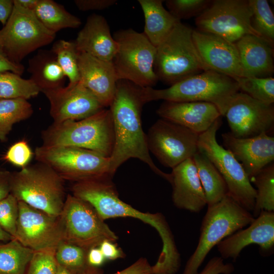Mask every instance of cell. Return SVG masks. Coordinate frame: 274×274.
Segmentation results:
<instances>
[{
	"label": "cell",
	"instance_id": "obj_1",
	"mask_svg": "<svg viewBox=\"0 0 274 274\" xmlns=\"http://www.w3.org/2000/svg\"><path fill=\"white\" fill-rule=\"evenodd\" d=\"M145 104L142 87L126 80H118L114 97L109 107L114 131L109 173L113 177L120 166L133 158L146 163L156 174L170 183V174L157 167L149 154L141 119L142 108Z\"/></svg>",
	"mask_w": 274,
	"mask_h": 274
},
{
	"label": "cell",
	"instance_id": "obj_2",
	"mask_svg": "<svg viewBox=\"0 0 274 274\" xmlns=\"http://www.w3.org/2000/svg\"><path fill=\"white\" fill-rule=\"evenodd\" d=\"M72 195L90 203L105 220L132 217L154 227L158 232L162 249L153 266L156 274H175L180 266V255L170 227L163 215L142 212L120 199L111 178L75 182Z\"/></svg>",
	"mask_w": 274,
	"mask_h": 274
},
{
	"label": "cell",
	"instance_id": "obj_3",
	"mask_svg": "<svg viewBox=\"0 0 274 274\" xmlns=\"http://www.w3.org/2000/svg\"><path fill=\"white\" fill-rule=\"evenodd\" d=\"M239 90L234 79L212 70L184 79L165 89L143 88L146 103L160 99L208 102L218 108L222 116H224L230 101Z\"/></svg>",
	"mask_w": 274,
	"mask_h": 274
},
{
	"label": "cell",
	"instance_id": "obj_4",
	"mask_svg": "<svg viewBox=\"0 0 274 274\" xmlns=\"http://www.w3.org/2000/svg\"><path fill=\"white\" fill-rule=\"evenodd\" d=\"M42 146L74 147L97 152L110 157L114 131L110 109L79 120L53 122L42 132Z\"/></svg>",
	"mask_w": 274,
	"mask_h": 274
},
{
	"label": "cell",
	"instance_id": "obj_5",
	"mask_svg": "<svg viewBox=\"0 0 274 274\" xmlns=\"http://www.w3.org/2000/svg\"><path fill=\"white\" fill-rule=\"evenodd\" d=\"M64 181L50 167L38 162L11 173L10 193L18 201L58 217L66 198Z\"/></svg>",
	"mask_w": 274,
	"mask_h": 274
},
{
	"label": "cell",
	"instance_id": "obj_6",
	"mask_svg": "<svg viewBox=\"0 0 274 274\" xmlns=\"http://www.w3.org/2000/svg\"><path fill=\"white\" fill-rule=\"evenodd\" d=\"M255 218L227 195L208 207L198 242L182 274H197L198 269L212 248L226 237L250 225Z\"/></svg>",
	"mask_w": 274,
	"mask_h": 274
},
{
	"label": "cell",
	"instance_id": "obj_7",
	"mask_svg": "<svg viewBox=\"0 0 274 274\" xmlns=\"http://www.w3.org/2000/svg\"><path fill=\"white\" fill-rule=\"evenodd\" d=\"M193 30L179 22L156 47L154 68L158 80L170 86L210 70L195 47Z\"/></svg>",
	"mask_w": 274,
	"mask_h": 274
},
{
	"label": "cell",
	"instance_id": "obj_8",
	"mask_svg": "<svg viewBox=\"0 0 274 274\" xmlns=\"http://www.w3.org/2000/svg\"><path fill=\"white\" fill-rule=\"evenodd\" d=\"M113 38L118 48L112 62L118 80L142 87L155 85L158 81L154 68L156 47L143 32L131 28L116 31Z\"/></svg>",
	"mask_w": 274,
	"mask_h": 274
},
{
	"label": "cell",
	"instance_id": "obj_9",
	"mask_svg": "<svg viewBox=\"0 0 274 274\" xmlns=\"http://www.w3.org/2000/svg\"><path fill=\"white\" fill-rule=\"evenodd\" d=\"M36 159L52 168L63 180L75 182L111 178L110 157L74 147H37Z\"/></svg>",
	"mask_w": 274,
	"mask_h": 274
},
{
	"label": "cell",
	"instance_id": "obj_10",
	"mask_svg": "<svg viewBox=\"0 0 274 274\" xmlns=\"http://www.w3.org/2000/svg\"><path fill=\"white\" fill-rule=\"evenodd\" d=\"M13 1L12 13L0 29V49L10 61L21 64L29 54L51 43L56 33L45 28L32 10Z\"/></svg>",
	"mask_w": 274,
	"mask_h": 274
},
{
	"label": "cell",
	"instance_id": "obj_11",
	"mask_svg": "<svg viewBox=\"0 0 274 274\" xmlns=\"http://www.w3.org/2000/svg\"><path fill=\"white\" fill-rule=\"evenodd\" d=\"M221 124L220 117L207 131L199 134L198 149L208 157L223 178L227 195L251 212L254 208L256 189L241 164L230 151L218 143L216 133Z\"/></svg>",
	"mask_w": 274,
	"mask_h": 274
},
{
	"label": "cell",
	"instance_id": "obj_12",
	"mask_svg": "<svg viewBox=\"0 0 274 274\" xmlns=\"http://www.w3.org/2000/svg\"><path fill=\"white\" fill-rule=\"evenodd\" d=\"M59 218L63 241L86 250L98 247L106 240L118 239L90 203L72 194L66 196Z\"/></svg>",
	"mask_w": 274,
	"mask_h": 274
},
{
	"label": "cell",
	"instance_id": "obj_13",
	"mask_svg": "<svg viewBox=\"0 0 274 274\" xmlns=\"http://www.w3.org/2000/svg\"><path fill=\"white\" fill-rule=\"evenodd\" d=\"M251 15L248 0H214L195 22L197 30L235 43L247 35L258 36L251 25Z\"/></svg>",
	"mask_w": 274,
	"mask_h": 274
},
{
	"label": "cell",
	"instance_id": "obj_14",
	"mask_svg": "<svg viewBox=\"0 0 274 274\" xmlns=\"http://www.w3.org/2000/svg\"><path fill=\"white\" fill-rule=\"evenodd\" d=\"M198 136L186 127L162 118L146 134L149 152L163 166L172 168L192 158L198 150Z\"/></svg>",
	"mask_w": 274,
	"mask_h": 274
},
{
	"label": "cell",
	"instance_id": "obj_15",
	"mask_svg": "<svg viewBox=\"0 0 274 274\" xmlns=\"http://www.w3.org/2000/svg\"><path fill=\"white\" fill-rule=\"evenodd\" d=\"M231 134L237 138H252L273 130L274 108L242 92L233 97L225 112Z\"/></svg>",
	"mask_w": 274,
	"mask_h": 274
},
{
	"label": "cell",
	"instance_id": "obj_16",
	"mask_svg": "<svg viewBox=\"0 0 274 274\" xmlns=\"http://www.w3.org/2000/svg\"><path fill=\"white\" fill-rule=\"evenodd\" d=\"M19 216L14 238L34 251L56 250L63 241L59 216H51L18 201Z\"/></svg>",
	"mask_w": 274,
	"mask_h": 274
},
{
	"label": "cell",
	"instance_id": "obj_17",
	"mask_svg": "<svg viewBox=\"0 0 274 274\" xmlns=\"http://www.w3.org/2000/svg\"><path fill=\"white\" fill-rule=\"evenodd\" d=\"M44 93L50 102V113L55 123L81 120L106 108L80 81Z\"/></svg>",
	"mask_w": 274,
	"mask_h": 274
},
{
	"label": "cell",
	"instance_id": "obj_18",
	"mask_svg": "<svg viewBox=\"0 0 274 274\" xmlns=\"http://www.w3.org/2000/svg\"><path fill=\"white\" fill-rule=\"evenodd\" d=\"M249 226L226 237L217 244L223 259L235 261L242 250L256 244L263 255L272 254L274 248V212L262 211Z\"/></svg>",
	"mask_w": 274,
	"mask_h": 274
},
{
	"label": "cell",
	"instance_id": "obj_19",
	"mask_svg": "<svg viewBox=\"0 0 274 274\" xmlns=\"http://www.w3.org/2000/svg\"><path fill=\"white\" fill-rule=\"evenodd\" d=\"M192 38L200 58L210 70L234 80L244 77L235 43L197 29L193 30Z\"/></svg>",
	"mask_w": 274,
	"mask_h": 274
},
{
	"label": "cell",
	"instance_id": "obj_20",
	"mask_svg": "<svg viewBox=\"0 0 274 274\" xmlns=\"http://www.w3.org/2000/svg\"><path fill=\"white\" fill-rule=\"evenodd\" d=\"M222 138L224 148L241 164L249 180L274 160V137L267 133L237 138L226 132Z\"/></svg>",
	"mask_w": 274,
	"mask_h": 274
},
{
	"label": "cell",
	"instance_id": "obj_21",
	"mask_svg": "<svg viewBox=\"0 0 274 274\" xmlns=\"http://www.w3.org/2000/svg\"><path fill=\"white\" fill-rule=\"evenodd\" d=\"M80 81L105 107L113 100L118 80L112 62L79 52Z\"/></svg>",
	"mask_w": 274,
	"mask_h": 274
},
{
	"label": "cell",
	"instance_id": "obj_22",
	"mask_svg": "<svg viewBox=\"0 0 274 274\" xmlns=\"http://www.w3.org/2000/svg\"><path fill=\"white\" fill-rule=\"evenodd\" d=\"M161 118L175 123L200 134L222 115L214 104L205 101H164L157 109Z\"/></svg>",
	"mask_w": 274,
	"mask_h": 274
},
{
	"label": "cell",
	"instance_id": "obj_23",
	"mask_svg": "<svg viewBox=\"0 0 274 274\" xmlns=\"http://www.w3.org/2000/svg\"><path fill=\"white\" fill-rule=\"evenodd\" d=\"M170 175L172 200L177 208L199 213L207 206L205 194L192 158H189L173 168Z\"/></svg>",
	"mask_w": 274,
	"mask_h": 274
},
{
	"label": "cell",
	"instance_id": "obj_24",
	"mask_svg": "<svg viewBox=\"0 0 274 274\" xmlns=\"http://www.w3.org/2000/svg\"><path fill=\"white\" fill-rule=\"evenodd\" d=\"M74 42L79 52L110 62L113 61L118 48L107 21L96 14L87 18Z\"/></svg>",
	"mask_w": 274,
	"mask_h": 274
},
{
	"label": "cell",
	"instance_id": "obj_25",
	"mask_svg": "<svg viewBox=\"0 0 274 274\" xmlns=\"http://www.w3.org/2000/svg\"><path fill=\"white\" fill-rule=\"evenodd\" d=\"M235 43L244 77H272L274 72L273 45L254 35H247Z\"/></svg>",
	"mask_w": 274,
	"mask_h": 274
},
{
	"label": "cell",
	"instance_id": "obj_26",
	"mask_svg": "<svg viewBox=\"0 0 274 274\" xmlns=\"http://www.w3.org/2000/svg\"><path fill=\"white\" fill-rule=\"evenodd\" d=\"M27 71L41 92L64 87L66 77L51 50H39L29 60Z\"/></svg>",
	"mask_w": 274,
	"mask_h": 274
},
{
	"label": "cell",
	"instance_id": "obj_27",
	"mask_svg": "<svg viewBox=\"0 0 274 274\" xmlns=\"http://www.w3.org/2000/svg\"><path fill=\"white\" fill-rule=\"evenodd\" d=\"M161 0H139L145 18L143 33L157 47L181 21L166 10Z\"/></svg>",
	"mask_w": 274,
	"mask_h": 274
},
{
	"label": "cell",
	"instance_id": "obj_28",
	"mask_svg": "<svg viewBox=\"0 0 274 274\" xmlns=\"http://www.w3.org/2000/svg\"><path fill=\"white\" fill-rule=\"evenodd\" d=\"M192 159L205 194L207 207L218 203L228 193L223 178L208 157L199 150Z\"/></svg>",
	"mask_w": 274,
	"mask_h": 274
},
{
	"label": "cell",
	"instance_id": "obj_29",
	"mask_svg": "<svg viewBox=\"0 0 274 274\" xmlns=\"http://www.w3.org/2000/svg\"><path fill=\"white\" fill-rule=\"evenodd\" d=\"M32 11L44 26L55 33L64 28H78L82 23L79 18L52 0H38Z\"/></svg>",
	"mask_w": 274,
	"mask_h": 274
},
{
	"label": "cell",
	"instance_id": "obj_30",
	"mask_svg": "<svg viewBox=\"0 0 274 274\" xmlns=\"http://www.w3.org/2000/svg\"><path fill=\"white\" fill-rule=\"evenodd\" d=\"M34 252L15 238L0 244V274H25Z\"/></svg>",
	"mask_w": 274,
	"mask_h": 274
},
{
	"label": "cell",
	"instance_id": "obj_31",
	"mask_svg": "<svg viewBox=\"0 0 274 274\" xmlns=\"http://www.w3.org/2000/svg\"><path fill=\"white\" fill-rule=\"evenodd\" d=\"M33 112L26 99H0V141H6L13 125L29 118Z\"/></svg>",
	"mask_w": 274,
	"mask_h": 274
},
{
	"label": "cell",
	"instance_id": "obj_32",
	"mask_svg": "<svg viewBox=\"0 0 274 274\" xmlns=\"http://www.w3.org/2000/svg\"><path fill=\"white\" fill-rule=\"evenodd\" d=\"M257 188L253 216L262 211L274 212V164L271 163L250 179Z\"/></svg>",
	"mask_w": 274,
	"mask_h": 274
},
{
	"label": "cell",
	"instance_id": "obj_33",
	"mask_svg": "<svg viewBox=\"0 0 274 274\" xmlns=\"http://www.w3.org/2000/svg\"><path fill=\"white\" fill-rule=\"evenodd\" d=\"M40 89L30 79L11 71L0 72V99L23 98L37 96Z\"/></svg>",
	"mask_w": 274,
	"mask_h": 274
},
{
	"label": "cell",
	"instance_id": "obj_34",
	"mask_svg": "<svg viewBox=\"0 0 274 274\" xmlns=\"http://www.w3.org/2000/svg\"><path fill=\"white\" fill-rule=\"evenodd\" d=\"M66 78L69 80L67 85L74 86L80 81L78 66L79 52L74 41L58 40L55 42L51 49Z\"/></svg>",
	"mask_w": 274,
	"mask_h": 274
},
{
	"label": "cell",
	"instance_id": "obj_35",
	"mask_svg": "<svg viewBox=\"0 0 274 274\" xmlns=\"http://www.w3.org/2000/svg\"><path fill=\"white\" fill-rule=\"evenodd\" d=\"M251 25L258 36L274 45V16L266 0H248Z\"/></svg>",
	"mask_w": 274,
	"mask_h": 274
},
{
	"label": "cell",
	"instance_id": "obj_36",
	"mask_svg": "<svg viewBox=\"0 0 274 274\" xmlns=\"http://www.w3.org/2000/svg\"><path fill=\"white\" fill-rule=\"evenodd\" d=\"M88 250L77 245L62 241L55 251L57 263L73 274H82L93 268L87 262Z\"/></svg>",
	"mask_w": 274,
	"mask_h": 274
},
{
	"label": "cell",
	"instance_id": "obj_37",
	"mask_svg": "<svg viewBox=\"0 0 274 274\" xmlns=\"http://www.w3.org/2000/svg\"><path fill=\"white\" fill-rule=\"evenodd\" d=\"M235 80L242 92L260 101L268 104H273L274 78L272 77H240Z\"/></svg>",
	"mask_w": 274,
	"mask_h": 274
},
{
	"label": "cell",
	"instance_id": "obj_38",
	"mask_svg": "<svg viewBox=\"0 0 274 274\" xmlns=\"http://www.w3.org/2000/svg\"><path fill=\"white\" fill-rule=\"evenodd\" d=\"M211 2V0H167L165 4L169 13L181 21L197 17L209 6Z\"/></svg>",
	"mask_w": 274,
	"mask_h": 274
},
{
	"label": "cell",
	"instance_id": "obj_39",
	"mask_svg": "<svg viewBox=\"0 0 274 274\" xmlns=\"http://www.w3.org/2000/svg\"><path fill=\"white\" fill-rule=\"evenodd\" d=\"M19 216L18 200L10 194L0 201V226L14 238Z\"/></svg>",
	"mask_w": 274,
	"mask_h": 274
},
{
	"label": "cell",
	"instance_id": "obj_40",
	"mask_svg": "<svg viewBox=\"0 0 274 274\" xmlns=\"http://www.w3.org/2000/svg\"><path fill=\"white\" fill-rule=\"evenodd\" d=\"M56 250L35 251L25 274H56Z\"/></svg>",
	"mask_w": 274,
	"mask_h": 274
},
{
	"label": "cell",
	"instance_id": "obj_41",
	"mask_svg": "<svg viewBox=\"0 0 274 274\" xmlns=\"http://www.w3.org/2000/svg\"><path fill=\"white\" fill-rule=\"evenodd\" d=\"M33 153L27 142L18 141L12 145L7 151L4 159L16 166H26L32 157Z\"/></svg>",
	"mask_w": 274,
	"mask_h": 274
},
{
	"label": "cell",
	"instance_id": "obj_42",
	"mask_svg": "<svg viewBox=\"0 0 274 274\" xmlns=\"http://www.w3.org/2000/svg\"><path fill=\"white\" fill-rule=\"evenodd\" d=\"M82 274H102L100 270L97 268L85 272ZM113 274H154L152 267L147 260L141 258L125 269Z\"/></svg>",
	"mask_w": 274,
	"mask_h": 274
},
{
	"label": "cell",
	"instance_id": "obj_43",
	"mask_svg": "<svg viewBox=\"0 0 274 274\" xmlns=\"http://www.w3.org/2000/svg\"><path fill=\"white\" fill-rule=\"evenodd\" d=\"M221 257H214L197 274H231L234 270L231 263H224Z\"/></svg>",
	"mask_w": 274,
	"mask_h": 274
},
{
	"label": "cell",
	"instance_id": "obj_44",
	"mask_svg": "<svg viewBox=\"0 0 274 274\" xmlns=\"http://www.w3.org/2000/svg\"><path fill=\"white\" fill-rule=\"evenodd\" d=\"M74 3L81 11L102 10L117 3L116 0H76Z\"/></svg>",
	"mask_w": 274,
	"mask_h": 274
},
{
	"label": "cell",
	"instance_id": "obj_45",
	"mask_svg": "<svg viewBox=\"0 0 274 274\" xmlns=\"http://www.w3.org/2000/svg\"><path fill=\"white\" fill-rule=\"evenodd\" d=\"M113 242L106 240L101 242L98 246L106 260H115L124 256L122 250Z\"/></svg>",
	"mask_w": 274,
	"mask_h": 274
},
{
	"label": "cell",
	"instance_id": "obj_46",
	"mask_svg": "<svg viewBox=\"0 0 274 274\" xmlns=\"http://www.w3.org/2000/svg\"><path fill=\"white\" fill-rule=\"evenodd\" d=\"M11 71L21 75L24 71V65L10 61L0 49V72Z\"/></svg>",
	"mask_w": 274,
	"mask_h": 274
},
{
	"label": "cell",
	"instance_id": "obj_47",
	"mask_svg": "<svg viewBox=\"0 0 274 274\" xmlns=\"http://www.w3.org/2000/svg\"><path fill=\"white\" fill-rule=\"evenodd\" d=\"M11 173L0 169V201L10 194V177Z\"/></svg>",
	"mask_w": 274,
	"mask_h": 274
},
{
	"label": "cell",
	"instance_id": "obj_48",
	"mask_svg": "<svg viewBox=\"0 0 274 274\" xmlns=\"http://www.w3.org/2000/svg\"><path fill=\"white\" fill-rule=\"evenodd\" d=\"M87 260L90 266L97 268L104 263L106 259L99 248L94 247L88 251Z\"/></svg>",
	"mask_w": 274,
	"mask_h": 274
},
{
	"label": "cell",
	"instance_id": "obj_49",
	"mask_svg": "<svg viewBox=\"0 0 274 274\" xmlns=\"http://www.w3.org/2000/svg\"><path fill=\"white\" fill-rule=\"evenodd\" d=\"M14 7L13 0H0V22L4 26L10 18Z\"/></svg>",
	"mask_w": 274,
	"mask_h": 274
},
{
	"label": "cell",
	"instance_id": "obj_50",
	"mask_svg": "<svg viewBox=\"0 0 274 274\" xmlns=\"http://www.w3.org/2000/svg\"><path fill=\"white\" fill-rule=\"evenodd\" d=\"M14 2L22 7L32 11L38 0H14Z\"/></svg>",
	"mask_w": 274,
	"mask_h": 274
},
{
	"label": "cell",
	"instance_id": "obj_51",
	"mask_svg": "<svg viewBox=\"0 0 274 274\" xmlns=\"http://www.w3.org/2000/svg\"><path fill=\"white\" fill-rule=\"evenodd\" d=\"M14 238L0 226V242H7Z\"/></svg>",
	"mask_w": 274,
	"mask_h": 274
},
{
	"label": "cell",
	"instance_id": "obj_52",
	"mask_svg": "<svg viewBox=\"0 0 274 274\" xmlns=\"http://www.w3.org/2000/svg\"><path fill=\"white\" fill-rule=\"evenodd\" d=\"M56 274H73L67 269L58 264Z\"/></svg>",
	"mask_w": 274,
	"mask_h": 274
}]
</instances>
